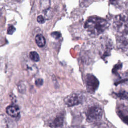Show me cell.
<instances>
[{
	"instance_id": "cell-20",
	"label": "cell",
	"mask_w": 128,
	"mask_h": 128,
	"mask_svg": "<svg viewBox=\"0 0 128 128\" xmlns=\"http://www.w3.org/2000/svg\"><path fill=\"white\" fill-rule=\"evenodd\" d=\"M37 21L40 24H43L44 22L45 18L42 15H40L37 18Z\"/></svg>"
},
{
	"instance_id": "cell-19",
	"label": "cell",
	"mask_w": 128,
	"mask_h": 128,
	"mask_svg": "<svg viewBox=\"0 0 128 128\" xmlns=\"http://www.w3.org/2000/svg\"><path fill=\"white\" fill-rule=\"evenodd\" d=\"M51 36L54 38H58L61 36V34L58 32H54L51 34Z\"/></svg>"
},
{
	"instance_id": "cell-13",
	"label": "cell",
	"mask_w": 128,
	"mask_h": 128,
	"mask_svg": "<svg viewBox=\"0 0 128 128\" xmlns=\"http://www.w3.org/2000/svg\"><path fill=\"white\" fill-rule=\"evenodd\" d=\"M29 57L30 58V60L34 62H36L40 60V56L36 52H30L29 54Z\"/></svg>"
},
{
	"instance_id": "cell-12",
	"label": "cell",
	"mask_w": 128,
	"mask_h": 128,
	"mask_svg": "<svg viewBox=\"0 0 128 128\" xmlns=\"http://www.w3.org/2000/svg\"><path fill=\"white\" fill-rule=\"evenodd\" d=\"M114 95L120 99L128 100V92L126 91L120 90L118 92L114 93Z\"/></svg>"
},
{
	"instance_id": "cell-7",
	"label": "cell",
	"mask_w": 128,
	"mask_h": 128,
	"mask_svg": "<svg viewBox=\"0 0 128 128\" xmlns=\"http://www.w3.org/2000/svg\"><path fill=\"white\" fill-rule=\"evenodd\" d=\"M116 44L119 50L128 54V34L118 35L116 38Z\"/></svg>"
},
{
	"instance_id": "cell-18",
	"label": "cell",
	"mask_w": 128,
	"mask_h": 128,
	"mask_svg": "<svg viewBox=\"0 0 128 128\" xmlns=\"http://www.w3.org/2000/svg\"><path fill=\"white\" fill-rule=\"evenodd\" d=\"M92 0H80V4L84 6H86L89 5L92 2Z\"/></svg>"
},
{
	"instance_id": "cell-8",
	"label": "cell",
	"mask_w": 128,
	"mask_h": 128,
	"mask_svg": "<svg viewBox=\"0 0 128 128\" xmlns=\"http://www.w3.org/2000/svg\"><path fill=\"white\" fill-rule=\"evenodd\" d=\"M112 46V44L110 40L106 38L102 39L100 48V53L102 57L107 56L110 55Z\"/></svg>"
},
{
	"instance_id": "cell-16",
	"label": "cell",
	"mask_w": 128,
	"mask_h": 128,
	"mask_svg": "<svg viewBox=\"0 0 128 128\" xmlns=\"http://www.w3.org/2000/svg\"><path fill=\"white\" fill-rule=\"evenodd\" d=\"M111 4L115 6H120L122 4V0H108Z\"/></svg>"
},
{
	"instance_id": "cell-22",
	"label": "cell",
	"mask_w": 128,
	"mask_h": 128,
	"mask_svg": "<svg viewBox=\"0 0 128 128\" xmlns=\"http://www.w3.org/2000/svg\"><path fill=\"white\" fill-rule=\"evenodd\" d=\"M18 88V90L20 92H24L26 88H25V86L24 84H22V83L20 84Z\"/></svg>"
},
{
	"instance_id": "cell-9",
	"label": "cell",
	"mask_w": 128,
	"mask_h": 128,
	"mask_svg": "<svg viewBox=\"0 0 128 128\" xmlns=\"http://www.w3.org/2000/svg\"><path fill=\"white\" fill-rule=\"evenodd\" d=\"M118 114L122 120L128 124V108L124 106L118 108Z\"/></svg>"
},
{
	"instance_id": "cell-5",
	"label": "cell",
	"mask_w": 128,
	"mask_h": 128,
	"mask_svg": "<svg viewBox=\"0 0 128 128\" xmlns=\"http://www.w3.org/2000/svg\"><path fill=\"white\" fill-rule=\"evenodd\" d=\"M84 98L85 96L82 93L73 92L64 98V102L67 106H73L82 103Z\"/></svg>"
},
{
	"instance_id": "cell-4",
	"label": "cell",
	"mask_w": 128,
	"mask_h": 128,
	"mask_svg": "<svg viewBox=\"0 0 128 128\" xmlns=\"http://www.w3.org/2000/svg\"><path fill=\"white\" fill-rule=\"evenodd\" d=\"M64 112H58L50 116L46 124L48 126L51 128H61L64 124Z\"/></svg>"
},
{
	"instance_id": "cell-14",
	"label": "cell",
	"mask_w": 128,
	"mask_h": 128,
	"mask_svg": "<svg viewBox=\"0 0 128 128\" xmlns=\"http://www.w3.org/2000/svg\"><path fill=\"white\" fill-rule=\"evenodd\" d=\"M41 8L44 10H46L49 8L50 5V0H40Z\"/></svg>"
},
{
	"instance_id": "cell-11",
	"label": "cell",
	"mask_w": 128,
	"mask_h": 128,
	"mask_svg": "<svg viewBox=\"0 0 128 128\" xmlns=\"http://www.w3.org/2000/svg\"><path fill=\"white\" fill-rule=\"evenodd\" d=\"M35 40L36 44L40 48L44 47L46 44V39L44 36L40 34H38L36 36Z\"/></svg>"
},
{
	"instance_id": "cell-10",
	"label": "cell",
	"mask_w": 128,
	"mask_h": 128,
	"mask_svg": "<svg viewBox=\"0 0 128 128\" xmlns=\"http://www.w3.org/2000/svg\"><path fill=\"white\" fill-rule=\"evenodd\" d=\"M6 112L10 116L16 118L19 116L20 110L18 106L16 105H10L6 108Z\"/></svg>"
},
{
	"instance_id": "cell-21",
	"label": "cell",
	"mask_w": 128,
	"mask_h": 128,
	"mask_svg": "<svg viewBox=\"0 0 128 128\" xmlns=\"http://www.w3.org/2000/svg\"><path fill=\"white\" fill-rule=\"evenodd\" d=\"M43 84V80L42 78H38L35 81V84L38 86H41Z\"/></svg>"
},
{
	"instance_id": "cell-15",
	"label": "cell",
	"mask_w": 128,
	"mask_h": 128,
	"mask_svg": "<svg viewBox=\"0 0 128 128\" xmlns=\"http://www.w3.org/2000/svg\"><path fill=\"white\" fill-rule=\"evenodd\" d=\"M0 128H8L6 118L4 115H2L0 116Z\"/></svg>"
},
{
	"instance_id": "cell-17",
	"label": "cell",
	"mask_w": 128,
	"mask_h": 128,
	"mask_svg": "<svg viewBox=\"0 0 128 128\" xmlns=\"http://www.w3.org/2000/svg\"><path fill=\"white\" fill-rule=\"evenodd\" d=\"M16 30V28L13 26H10L7 30V34H12Z\"/></svg>"
},
{
	"instance_id": "cell-6",
	"label": "cell",
	"mask_w": 128,
	"mask_h": 128,
	"mask_svg": "<svg viewBox=\"0 0 128 128\" xmlns=\"http://www.w3.org/2000/svg\"><path fill=\"white\" fill-rule=\"evenodd\" d=\"M84 82L87 90L90 93H94L99 86L98 80L92 74H87L84 78Z\"/></svg>"
},
{
	"instance_id": "cell-1",
	"label": "cell",
	"mask_w": 128,
	"mask_h": 128,
	"mask_svg": "<svg viewBox=\"0 0 128 128\" xmlns=\"http://www.w3.org/2000/svg\"><path fill=\"white\" fill-rule=\"evenodd\" d=\"M108 25L105 19L93 16L89 18L86 20L84 27L92 36H97L102 33L108 27Z\"/></svg>"
},
{
	"instance_id": "cell-23",
	"label": "cell",
	"mask_w": 128,
	"mask_h": 128,
	"mask_svg": "<svg viewBox=\"0 0 128 128\" xmlns=\"http://www.w3.org/2000/svg\"><path fill=\"white\" fill-rule=\"evenodd\" d=\"M68 128H86L84 126H71V127H69Z\"/></svg>"
},
{
	"instance_id": "cell-2",
	"label": "cell",
	"mask_w": 128,
	"mask_h": 128,
	"mask_svg": "<svg viewBox=\"0 0 128 128\" xmlns=\"http://www.w3.org/2000/svg\"><path fill=\"white\" fill-rule=\"evenodd\" d=\"M113 27L119 35L128 34V12H124L115 16Z\"/></svg>"
},
{
	"instance_id": "cell-3",
	"label": "cell",
	"mask_w": 128,
	"mask_h": 128,
	"mask_svg": "<svg viewBox=\"0 0 128 128\" xmlns=\"http://www.w3.org/2000/svg\"><path fill=\"white\" fill-rule=\"evenodd\" d=\"M86 121L94 122L100 120L102 116V110L98 104H92L88 106L85 110Z\"/></svg>"
}]
</instances>
